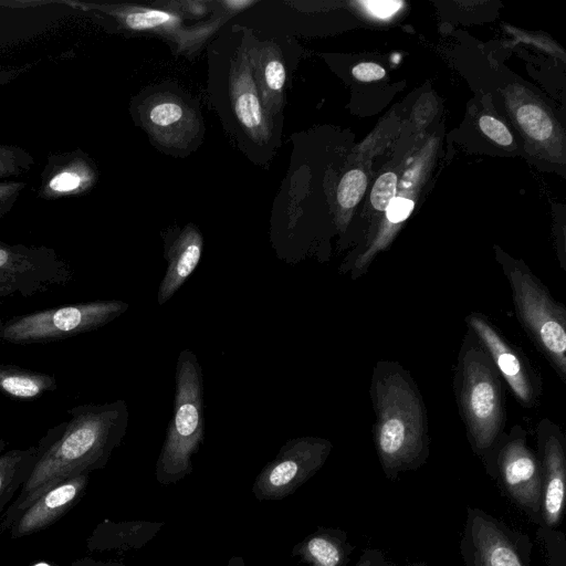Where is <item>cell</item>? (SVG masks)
<instances>
[{"label":"cell","instance_id":"31","mask_svg":"<svg viewBox=\"0 0 566 566\" xmlns=\"http://www.w3.org/2000/svg\"><path fill=\"white\" fill-rule=\"evenodd\" d=\"M361 4L374 17L379 19H387L400 9L402 2L392 0H373L364 1Z\"/></svg>","mask_w":566,"mask_h":566},{"label":"cell","instance_id":"16","mask_svg":"<svg viewBox=\"0 0 566 566\" xmlns=\"http://www.w3.org/2000/svg\"><path fill=\"white\" fill-rule=\"evenodd\" d=\"M163 526V522H115L104 518L86 538V549L92 553H124L139 549L148 544L158 534Z\"/></svg>","mask_w":566,"mask_h":566},{"label":"cell","instance_id":"5","mask_svg":"<svg viewBox=\"0 0 566 566\" xmlns=\"http://www.w3.org/2000/svg\"><path fill=\"white\" fill-rule=\"evenodd\" d=\"M516 317L534 346L566 382V308L521 261L499 259Z\"/></svg>","mask_w":566,"mask_h":566},{"label":"cell","instance_id":"39","mask_svg":"<svg viewBox=\"0 0 566 566\" xmlns=\"http://www.w3.org/2000/svg\"><path fill=\"white\" fill-rule=\"evenodd\" d=\"M6 447H7V442L3 439H0V454L2 453V451L4 450Z\"/></svg>","mask_w":566,"mask_h":566},{"label":"cell","instance_id":"20","mask_svg":"<svg viewBox=\"0 0 566 566\" xmlns=\"http://www.w3.org/2000/svg\"><path fill=\"white\" fill-rule=\"evenodd\" d=\"M57 387L54 375L0 363V392L15 400H34Z\"/></svg>","mask_w":566,"mask_h":566},{"label":"cell","instance_id":"19","mask_svg":"<svg viewBox=\"0 0 566 566\" xmlns=\"http://www.w3.org/2000/svg\"><path fill=\"white\" fill-rule=\"evenodd\" d=\"M253 76L262 97L263 108L277 113L286 82V70L279 50L273 44H261L249 53Z\"/></svg>","mask_w":566,"mask_h":566},{"label":"cell","instance_id":"35","mask_svg":"<svg viewBox=\"0 0 566 566\" xmlns=\"http://www.w3.org/2000/svg\"><path fill=\"white\" fill-rule=\"evenodd\" d=\"M64 1L65 0H60V1H56V0H53V1H41V0H35V1H32V0H28V1H0V6H3V7H10V8H32V7H39V6H45V4H64Z\"/></svg>","mask_w":566,"mask_h":566},{"label":"cell","instance_id":"2","mask_svg":"<svg viewBox=\"0 0 566 566\" xmlns=\"http://www.w3.org/2000/svg\"><path fill=\"white\" fill-rule=\"evenodd\" d=\"M369 392L377 457L386 478L396 480L419 469L429 457L426 406L410 373L396 361L376 363Z\"/></svg>","mask_w":566,"mask_h":566},{"label":"cell","instance_id":"3","mask_svg":"<svg viewBox=\"0 0 566 566\" xmlns=\"http://www.w3.org/2000/svg\"><path fill=\"white\" fill-rule=\"evenodd\" d=\"M453 389L470 447L482 459L504 432L505 394L491 357L470 331L459 349Z\"/></svg>","mask_w":566,"mask_h":566},{"label":"cell","instance_id":"25","mask_svg":"<svg viewBox=\"0 0 566 566\" xmlns=\"http://www.w3.org/2000/svg\"><path fill=\"white\" fill-rule=\"evenodd\" d=\"M366 187L367 177L361 170L347 171L337 188L338 203L345 209L354 208L365 193Z\"/></svg>","mask_w":566,"mask_h":566},{"label":"cell","instance_id":"6","mask_svg":"<svg viewBox=\"0 0 566 566\" xmlns=\"http://www.w3.org/2000/svg\"><path fill=\"white\" fill-rule=\"evenodd\" d=\"M128 306L118 300L93 301L1 317L0 342L30 345L64 340L107 325Z\"/></svg>","mask_w":566,"mask_h":566},{"label":"cell","instance_id":"29","mask_svg":"<svg viewBox=\"0 0 566 566\" xmlns=\"http://www.w3.org/2000/svg\"><path fill=\"white\" fill-rule=\"evenodd\" d=\"M25 186L24 181H0V219L11 211Z\"/></svg>","mask_w":566,"mask_h":566},{"label":"cell","instance_id":"37","mask_svg":"<svg viewBox=\"0 0 566 566\" xmlns=\"http://www.w3.org/2000/svg\"><path fill=\"white\" fill-rule=\"evenodd\" d=\"M254 2L253 1H245V0H230V1H224L223 4L228 7V9H232V10H241V9H244L245 7H249L251 4H253Z\"/></svg>","mask_w":566,"mask_h":566},{"label":"cell","instance_id":"4","mask_svg":"<svg viewBox=\"0 0 566 566\" xmlns=\"http://www.w3.org/2000/svg\"><path fill=\"white\" fill-rule=\"evenodd\" d=\"M202 370L189 349L180 352L176 367L174 416L155 468L159 484L177 483L192 472V455L203 440Z\"/></svg>","mask_w":566,"mask_h":566},{"label":"cell","instance_id":"38","mask_svg":"<svg viewBox=\"0 0 566 566\" xmlns=\"http://www.w3.org/2000/svg\"><path fill=\"white\" fill-rule=\"evenodd\" d=\"M227 566H245V563H244V559L243 557L239 556V555H233Z\"/></svg>","mask_w":566,"mask_h":566},{"label":"cell","instance_id":"14","mask_svg":"<svg viewBox=\"0 0 566 566\" xmlns=\"http://www.w3.org/2000/svg\"><path fill=\"white\" fill-rule=\"evenodd\" d=\"M88 481L90 474H80L44 492L12 523L10 538H22L56 523L82 499Z\"/></svg>","mask_w":566,"mask_h":566},{"label":"cell","instance_id":"32","mask_svg":"<svg viewBox=\"0 0 566 566\" xmlns=\"http://www.w3.org/2000/svg\"><path fill=\"white\" fill-rule=\"evenodd\" d=\"M354 566H397V564L389 559L381 549L366 547Z\"/></svg>","mask_w":566,"mask_h":566},{"label":"cell","instance_id":"1","mask_svg":"<svg viewBox=\"0 0 566 566\" xmlns=\"http://www.w3.org/2000/svg\"><path fill=\"white\" fill-rule=\"evenodd\" d=\"M69 419L51 428L39 441L34 467L0 521L9 530L39 496L61 482L103 469L128 427L124 400L84 403L67 410Z\"/></svg>","mask_w":566,"mask_h":566},{"label":"cell","instance_id":"30","mask_svg":"<svg viewBox=\"0 0 566 566\" xmlns=\"http://www.w3.org/2000/svg\"><path fill=\"white\" fill-rule=\"evenodd\" d=\"M413 209V201L408 198L396 197L386 209V217L392 223L406 220Z\"/></svg>","mask_w":566,"mask_h":566},{"label":"cell","instance_id":"24","mask_svg":"<svg viewBox=\"0 0 566 566\" xmlns=\"http://www.w3.org/2000/svg\"><path fill=\"white\" fill-rule=\"evenodd\" d=\"M34 164V157L27 149L0 144V179L28 172Z\"/></svg>","mask_w":566,"mask_h":566},{"label":"cell","instance_id":"40","mask_svg":"<svg viewBox=\"0 0 566 566\" xmlns=\"http://www.w3.org/2000/svg\"><path fill=\"white\" fill-rule=\"evenodd\" d=\"M408 566H428V565L424 562H416V563L409 564Z\"/></svg>","mask_w":566,"mask_h":566},{"label":"cell","instance_id":"9","mask_svg":"<svg viewBox=\"0 0 566 566\" xmlns=\"http://www.w3.org/2000/svg\"><path fill=\"white\" fill-rule=\"evenodd\" d=\"M531 538L479 507H468L460 539L464 566H532Z\"/></svg>","mask_w":566,"mask_h":566},{"label":"cell","instance_id":"15","mask_svg":"<svg viewBox=\"0 0 566 566\" xmlns=\"http://www.w3.org/2000/svg\"><path fill=\"white\" fill-rule=\"evenodd\" d=\"M230 98L237 123L256 142H266L271 134L269 117L261 103L249 53H238L230 73Z\"/></svg>","mask_w":566,"mask_h":566},{"label":"cell","instance_id":"13","mask_svg":"<svg viewBox=\"0 0 566 566\" xmlns=\"http://www.w3.org/2000/svg\"><path fill=\"white\" fill-rule=\"evenodd\" d=\"M94 160L82 149L51 153L40 174L36 197L60 200L87 195L98 181Z\"/></svg>","mask_w":566,"mask_h":566},{"label":"cell","instance_id":"33","mask_svg":"<svg viewBox=\"0 0 566 566\" xmlns=\"http://www.w3.org/2000/svg\"><path fill=\"white\" fill-rule=\"evenodd\" d=\"M353 75L361 82H371L385 76V70L373 62H361L352 70Z\"/></svg>","mask_w":566,"mask_h":566},{"label":"cell","instance_id":"23","mask_svg":"<svg viewBox=\"0 0 566 566\" xmlns=\"http://www.w3.org/2000/svg\"><path fill=\"white\" fill-rule=\"evenodd\" d=\"M516 118L522 128L536 140H545L551 137L553 124L548 115L536 105H523L516 113Z\"/></svg>","mask_w":566,"mask_h":566},{"label":"cell","instance_id":"17","mask_svg":"<svg viewBox=\"0 0 566 566\" xmlns=\"http://www.w3.org/2000/svg\"><path fill=\"white\" fill-rule=\"evenodd\" d=\"M202 253V237L192 226L186 227L166 248L168 262L159 285L158 304L164 305L197 268Z\"/></svg>","mask_w":566,"mask_h":566},{"label":"cell","instance_id":"10","mask_svg":"<svg viewBox=\"0 0 566 566\" xmlns=\"http://www.w3.org/2000/svg\"><path fill=\"white\" fill-rule=\"evenodd\" d=\"M332 449V442L319 437L286 441L255 478L252 484L254 497L279 501L290 496L324 465Z\"/></svg>","mask_w":566,"mask_h":566},{"label":"cell","instance_id":"8","mask_svg":"<svg viewBox=\"0 0 566 566\" xmlns=\"http://www.w3.org/2000/svg\"><path fill=\"white\" fill-rule=\"evenodd\" d=\"M73 280V268L53 248L0 240V297H32Z\"/></svg>","mask_w":566,"mask_h":566},{"label":"cell","instance_id":"11","mask_svg":"<svg viewBox=\"0 0 566 566\" xmlns=\"http://www.w3.org/2000/svg\"><path fill=\"white\" fill-rule=\"evenodd\" d=\"M465 323L491 357L518 403L526 409L534 408L542 395V379L525 353L512 344L483 314L472 312L467 315Z\"/></svg>","mask_w":566,"mask_h":566},{"label":"cell","instance_id":"34","mask_svg":"<svg viewBox=\"0 0 566 566\" xmlns=\"http://www.w3.org/2000/svg\"><path fill=\"white\" fill-rule=\"evenodd\" d=\"M32 67V64L18 67H0V86L17 78L20 74Z\"/></svg>","mask_w":566,"mask_h":566},{"label":"cell","instance_id":"7","mask_svg":"<svg viewBox=\"0 0 566 566\" xmlns=\"http://www.w3.org/2000/svg\"><path fill=\"white\" fill-rule=\"evenodd\" d=\"M481 461L502 493L532 522L539 524L542 468L537 453L527 444L526 430L521 424H514L507 432L504 431Z\"/></svg>","mask_w":566,"mask_h":566},{"label":"cell","instance_id":"18","mask_svg":"<svg viewBox=\"0 0 566 566\" xmlns=\"http://www.w3.org/2000/svg\"><path fill=\"white\" fill-rule=\"evenodd\" d=\"M355 547L337 527H318L294 545L292 555L307 566H345Z\"/></svg>","mask_w":566,"mask_h":566},{"label":"cell","instance_id":"12","mask_svg":"<svg viewBox=\"0 0 566 566\" xmlns=\"http://www.w3.org/2000/svg\"><path fill=\"white\" fill-rule=\"evenodd\" d=\"M536 439L543 481L538 526L557 528L565 510L566 438L558 424L543 418L536 427Z\"/></svg>","mask_w":566,"mask_h":566},{"label":"cell","instance_id":"41","mask_svg":"<svg viewBox=\"0 0 566 566\" xmlns=\"http://www.w3.org/2000/svg\"><path fill=\"white\" fill-rule=\"evenodd\" d=\"M3 305V302L0 301V307Z\"/></svg>","mask_w":566,"mask_h":566},{"label":"cell","instance_id":"22","mask_svg":"<svg viewBox=\"0 0 566 566\" xmlns=\"http://www.w3.org/2000/svg\"><path fill=\"white\" fill-rule=\"evenodd\" d=\"M147 124L156 133H171L189 122L186 107L172 97H159L150 102L146 115Z\"/></svg>","mask_w":566,"mask_h":566},{"label":"cell","instance_id":"27","mask_svg":"<svg viewBox=\"0 0 566 566\" xmlns=\"http://www.w3.org/2000/svg\"><path fill=\"white\" fill-rule=\"evenodd\" d=\"M397 176L394 172L382 174L374 184L370 202L376 210L386 211L389 203L396 198Z\"/></svg>","mask_w":566,"mask_h":566},{"label":"cell","instance_id":"26","mask_svg":"<svg viewBox=\"0 0 566 566\" xmlns=\"http://www.w3.org/2000/svg\"><path fill=\"white\" fill-rule=\"evenodd\" d=\"M536 536L541 541L547 566H566V537L558 528L538 526Z\"/></svg>","mask_w":566,"mask_h":566},{"label":"cell","instance_id":"28","mask_svg":"<svg viewBox=\"0 0 566 566\" xmlns=\"http://www.w3.org/2000/svg\"><path fill=\"white\" fill-rule=\"evenodd\" d=\"M481 130L492 140L502 146L511 145L513 142L512 135L506 126L496 118L484 115L479 120Z\"/></svg>","mask_w":566,"mask_h":566},{"label":"cell","instance_id":"36","mask_svg":"<svg viewBox=\"0 0 566 566\" xmlns=\"http://www.w3.org/2000/svg\"><path fill=\"white\" fill-rule=\"evenodd\" d=\"M70 566H126L116 562H101L90 557L75 559Z\"/></svg>","mask_w":566,"mask_h":566},{"label":"cell","instance_id":"21","mask_svg":"<svg viewBox=\"0 0 566 566\" xmlns=\"http://www.w3.org/2000/svg\"><path fill=\"white\" fill-rule=\"evenodd\" d=\"M38 458V447L11 449L0 454V513L29 478Z\"/></svg>","mask_w":566,"mask_h":566}]
</instances>
